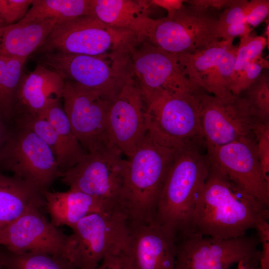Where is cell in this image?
<instances>
[{
    "label": "cell",
    "mask_w": 269,
    "mask_h": 269,
    "mask_svg": "<svg viewBox=\"0 0 269 269\" xmlns=\"http://www.w3.org/2000/svg\"><path fill=\"white\" fill-rule=\"evenodd\" d=\"M240 95L259 121L269 122V75L267 69L263 71Z\"/></svg>",
    "instance_id": "obj_28"
},
{
    "label": "cell",
    "mask_w": 269,
    "mask_h": 269,
    "mask_svg": "<svg viewBox=\"0 0 269 269\" xmlns=\"http://www.w3.org/2000/svg\"><path fill=\"white\" fill-rule=\"evenodd\" d=\"M4 25L1 20L0 19V27Z\"/></svg>",
    "instance_id": "obj_44"
},
{
    "label": "cell",
    "mask_w": 269,
    "mask_h": 269,
    "mask_svg": "<svg viewBox=\"0 0 269 269\" xmlns=\"http://www.w3.org/2000/svg\"><path fill=\"white\" fill-rule=\"evenodd\" d=\"M258 156L262 171L269 183V122H258L254 129Z\"/></svg>",
    "instance_id": "obj_31"
},
{
    "label": "cell",
    "mask_w": 269,
    "mask_h": 269,
    "mask_svg": "<svg viewBox=\"0 0 269 269\" xmlns=\"http://www.w3.org/2000/svg\"><path fill=\"white\" fill-rule=\"evenodd\" d=\"M43 192L23 179L0 171V230L29 208L45 206Z\"/></svg>",
    "instance_id": "obj_24"
},
{
    "label": "cell",
    "mask_w": 269,
    "mask_h": 269,
    "mask_svg": "<svg viewBox=\"0 0 269 269\" xmlns=\"http://www.w3.org/2000/svg\"><path fill=\"white\" fill-rule=\"evenodd\" d=\"M33 0H0V19L4 25L21 20L28 12Z\"/></svg>",
    "instance_id": "obj_34"
},
{
    "label": "cell",
    "mask_w": 269,
    "mask_h": 269,
    "mask_svg": "<svg viewBox=\"0 0 269 269\" xmlns=\"http://www.w3.org/2000/svg\"><path fill=\"white\" fill-rule=\"evenodd\" d=\"M128 250L135 269H175L177 242L164 228L152 222H129Z\"/></svg>",
    "instance_id": "obj_19"
},
{
    "label": "cell",
    "mask_w": 269,
    "mask_h": 269,
    "mask_svg": "<svg viewBox=\"0 0 269 269\" xmlns=\"http://www.w3.org/2000/svg\"><path fill=\"white\" fill-rule=\"evenodd\" d=\"M60 100L52 103L45 115L56 133L58 147L56 156L61 173L78 163L88 153L82 146L71 127Z\"/></svg>",
    "instance_id": "obj_25"
},
{
    "label": "cell",
    "mask_w": 269,
    "mask_h": 269,
    "mask_svg": "<svg viewBox=\"0 0 269 269\" xmlns=\"http://www.w3.org/2000/svg\"><path fill=\"white\" fill-rule=\"evenodd\" d=\"M248 1L246 0H231L229 5L219 14L216 26L218 36L229 26L245 21Z\"/></svg>",
    "instance_id": "obj_32"
},
{
    "label": "cell",
    "mask_w": 269,
    "mask_h": 269,
    "mask_svg": "<svg viewBox=\"0 0 269 269\" xmlns=\"http://www.w3.org/2000/svg\"><path fill=\"white\" fill-rule=\"evenodd\" d=\"M45 207L51 223L56 227L66 225L72 229L86 216L96 212L119 209L112 208L100 199L78 190L64 192L43 191Z\"/></svg>",
    "instance_id": "obj_22"
},
{
    "label": "cell",
    "mask_w": 269,
    "mask_h": 269,
    "mask_svg": "<svg viewBox=\"0 0 269 269\" xmlns=\"http://www.w3.org/2000/svg\"><path fill=\"white\" fill-rule=\"evenodd\" d=\"M91 0H33L22 19H56L59 22L91 15Z\"/></svg>",
    "instance_id": "obj_26"
},
{
    "label": "cell",
    "mask_w": 269,
    "mask_h": 269,
    "mask_svg": "<svg viewBox=\"0 0 269 269\" xmlns=\"http://www.w3.org/2000/svg\"><path fill=\"white\" fill-rule=\"evenodd\" d=\"M72 229L65 257L78 269H95L106 256L128 246L129 221L120 209L90 214Z\"/></svg>",
    "instance_id": "obj_6"
},
{
    "label": "cell",
    "mask_w": 269,
    "mask_h": 269,
    "mask_svg": "<svg viewBox=\"0 0 269 269\" xmlns=\"http://www.w3.org/2000/svg\"><path fill=\"white\" fill-rule=\"evenodd\" d=\"M142 40L131 31L112 27L88 15L58 22L37 51L42 54L98 55L132 50Z\"/></svg>",
    "instance_id": "obj_7"
},
{
    "label": "cell",
    "mask_w": 269,
    "mask_h": 269,
    "mask_svg": "<svg viewBox=\"0 0 269 269\" xmlns=\"http://www.w3.org/2000/svg\"><path fill=\"white\" fill-rule=\"evenodd\" d=\"M118 50L98 55L43 53L42 65L64 80L93 91L111 103L134 80L131 51Z\"/></svg>",
    "instance_id": "obj_4"
},
{
    "label": "cell",
    "mask_w": 269,
    "mask_h": 269,
    "mask_svg": "<svg viewBox=\"0 0 269 269\" xmlns=\"http://www.w3.org/2000/svg\"><path fill=\"white\" fill-rule=\"evenodd\" d=\"M10 124L8 136L0 149V171L47 190L61 175L54 153L34 133Z\"/></svg>",
    "instance_id": "obj_9"
},
{
    "label": "cell",
    "mask_w": 269,
    "mask_h": 269,
    "mask_svg": "<svg viewBox=\"0 0 269 269\" xmlns=\"http://www.w3.org/2000/svg\"><path fill=\"white\" fill-rule=\"evenodd\" d=\"M64 86V80L42 64L33 71L23 73L15 94L11 120L28 116L44 117L49 106L62 98Z\"/></svg>",
    "instance_id": "obj_20"
},
{
    "label": "cell",
    "mask_w": 269,
    "mask_h": 269,
    "mask_svg": "<svg viewBox=\"0 0 269 269\" xmlns=\"http://www.w3.org/2000/svg\"><path fill=\"white\" fill-rule=\"evenodd\" d=\"M3 269H78L66 258L43 253L3 251Z\"/></svg>",
    "instance_id": "obj_27"
},
{
    "label": "cell",
    "mask_w": 269,
    "mask_h": 269,
    "mask_svg": "<svg viewBox=\"0 0 269 269\" xmlns=\"http://www.w3.org/2000/svg\"><path fill=\"white\" fill-rule=\"evenodd\" d=\"M95 269H135L128 247L106 256Z\"/></svg>",
    "instance_id": "obj_35"
},
{
    "label": "cell",
    "mask_w": 269,
    "mask_h": 269,
    "mask_svg": "<svg viewBox=\"0 0 269 269\" xmlns=\"http://www.w3.org/2000/svg\"><path fill=\"white\" fill-rule=\"evenodd\" d=\"M205 148L211 165L269 208V183L262 171L255 137Z\"/></svg>",
    "instance_id": "obj_16"
},
{
    "label": "cell",
    "mask_w": 269,
    "mask_h": 269,
    "mask_svg": "<svg viewBox=\"0 0 269 269\" xmlns=\"http://www.w3.org/2000/svg\"><path fill=\"white\" fill-rule=\"evenodd\" d=\"M263 217H269V207L210 164L192 214L191 236L241 237Z\"/></svg>",
    "instance_id": "obj_1"
},
{
    "label": "cell",
    "mask_w": 269,
    "mask_h": 269,
    "mask_svg": "<svg viewBox=\"0 0 269 269\" xmlns=\"http://www.w3.org/2000/svg\"><path fill=\"white\" fill-rule=\"evenodd\" d=\"M200 93L194 95L165 93L145 103L146 134L150 138L171 149L205 148L199 115Z\"/></svg>",
    "instance_id": "obj_5"
},
{
    "label": "cell",
    "mask_w": 269,
    "mask_h": 269,
    "mask_svg": "<svg viewBox=\"0 0 269 269\" xmlns=\"http://www.w3.org/2000/svg\"><path fill=\"white\" fill-rule=\"evenodd\" d=\"M122 155L115 146L88 152L78 163L61 173V181L70 189L96 197L109 207L121 210L120 194L127 161Z\"/></svg>",
    "instance_id": "obj_12"
},
{
    "label": "cell",
    "mask_w": 269,
    "mask_h": 269,
    "mask_svg": "<svg viewBox=\"0 0 269 269\" xmlns=\"http://www.w3.org/2000/svg\"><path fill=\"white\" fill-rule=\"evenodd\" d=\"M4 254L3 251L0 250V269H3Z\"/></svg>",
    "instance_id": "obj_42"
},
{
    "label": "cell",
    "mask_w": 269,
    "mask_h": 269,
    "mask_svg": "<svg viewBox=\"0 0 269 269\" xmlns=\"http://www.w3.org/2000/svg\"><path fill=\"white\" fill-rule=\"evenodd\" d=\"M10 122L34 133L50 147L56 157L58 147L56 133L45 117L28 116L12 119Z\"/></svg>",
    "instance_id": "obj_29"
},
{
    "label": "cell",
    "mask_w": 269,
    "mask_h": 269,
    "mask_svg": "<svg viewBox=\"0 0 269 269\" xmlns=\"http://www.w3.org/2000/svg\"><path fill=\"white\" fill-rule=\"evenodd\" d=\"M10 130V122L0 113V149L7 139Z\"/></svg>",
    "instance_id": "obj_41"
},
{
    "label": "cell",
    "mask_w": 269,
    "mask_h": 269,
    "mask_svg": "<svg viewBox=\"0 0 269 269\" xmlns=\"http://www.w3.org/2000/svg\"><path fill=\"white\" fill-rule=\"evenodd\" d=\"M63 109L77 138L88 152L111 144L108 128L111 103L97 93L72 81L64 80Z\"/></svg>",
    "instance_id": "obj_14"
},
{
    "label": "cell",
    "mask_w": 269,
    "mask_h": 269,
    "mask_svg": "<svg viewBox=\"0 0 269 269\" xmlns=\"http://www.w3.org/2000/svg\"><path fill=\"white\" fill-rule=\"evenodd\" d=\"M7 58L0 55V113L5 120L11 114L14 96V85L5 75Z\"/></svg>",
    "instance_id": "obj_33"
},
{
    "label": "cell",
    "mask_w": 269,
    "mask_h": 269,
    "mask_svg": "<svg viewBox=\"0 0 269 269\" xmlns=\"http://www.w3.org/2000/svg\"><path fill=\"white\" fill-rule=\"evenodd\" d=\"M39 209L29 208L0 230V245L12 253H43L65 258L69 235L49 222Z\"/></svg>",
    "instance_id": "obj_17"
},
{
    "label": "cell",
    "mask_w": 269,
    "mask_h": 269,
    "mask_svg": "<svg viewBox=\"0 0 269 269\" xmlns=\"http://www.w3.org/2000/svg\"><path fill=\"white\" fill-rule=\"evenodd\" d=\"M233 41L220 40L194 53L176 54L184 74L194 86L223 99L234 95L231 83L238 46Z\"/></svg>",
    "instance_id": "obj_15"
},
{
    "label": "cell",
    "mask_w": 269,
    "mask_h": 269,
    "mask_svg": "<svg viewBox=\"0 0 269 269\" xmlns=\"http://www.w3.org/2000/svg\"><path fill=\"white\" fill-rule=\"evenodd\" d=\"M174 149L156 143L146 134L127 161L120 208L129 222H153L158 202L171 167Z\"/></svg>",
    "instance_id": "obj_3"
},
{
    "label": "cell",
    "mask_w": 269,
    "mask_h": 269,
    "mask_svg": "<svg viewBox=\"0 0 269 269\" xmlns=\"http://www.w3.org/2000/svg\"><path fill=\"white\" fill-rule=\"evenodd\" d=\"M131 57L145 103L165 93L194 95L202 91L186 77L175 54L143 40L132 50Z\"/></svg>",
    "instance_id": "obj_11"
},
{
    "label": "cell",
    "mask_w": 269,
    "mask_h": 269,
    "mask_svg": "<svg viewBox=\"0 0 269 269\" xmlns=\"http://www.w3.org/2000/svg\"><path fill=\"white\" fill-rule=\"evenodd\" d=\"M269 217H263L256 223L260 243L262 244L260 267L261 269H269Z\"/></svg>",
    "instance_id": "obj_37"
},
{
    "label": "cell",
    "mask_w": 269,
    "mask_h": 269,
    "mask_svg": "<svg viewBox=\"0 0 269 269\" xmlns=\"http://www.w3.org/2000/svg\"><path fill=\"white\" fill-rule=\"evenodd\" d=\"M149 0H91V15L118 28L131 31L141 39L150 23Z\"/></svg>",
    "instance_id": "obj_23"
},
{
    "label": "cell",
    "mask_w": 269,
    "mask_h": 269,
    "mask_svg": "<svg viewBox=\"0 0 269 269\" xmlns=\"http://www.w3.org/2000/svg\"><path fill=\"white\" fill-rule=\"evenodd\" d=\"M231 1V0H188L184 2L193 6L216 11L225 9Z\"/></svg>",
    "instance_id": "obj_39"
},
{
    "label": "cell",
    "mask_w": 269,
    "mask_h": 269,
    "mask_svg": "<svg viewBox=\"0 0 269 269\" xmlns=\"http://www.w3.org/2000/svg\"><path fill=\"white\" fill-rule=\"evenodd\" d=\"M269 0H252L248 1L246 22L252 28L259 25L268 16Z\"/></svg>",
    "instance_id": "obj_36"
},
{
    "label": "cell",
    "mask_w": 269,
    "mask_h": 269,
    "mask_svg": "<svg viewBox=\"0 0 269 269\" xmlns=\"http://www.w3.org/2000/svg\"><path fill=\"white\" fill-rule=\"evenodd\" d=\"M145 110L143 97L134 80L110 105L107 122L111 144L129 157L146 136Z\"/></svg>",
    "instance_id": "obj_18"
},
{
    "label": "cell",
    "mask_w": 269,
    "mask_h": 269,
    "mask_svg": "<svg viewBox=\"0 0 269 269\" xmlns=\"http://www.w3.org/2000/svg\"><path fill=\"white\" fill-rule=\"evenodd\" d=\"M202 147L174 149L171 167L159 198L153 222L176 242L191 236L196 201L207 177L210 163Z\"/></svg>",
    "instance_id": "obj_2"
},
{
    "label": "cell",
    "mask_w": 269,
    "mask_h": 269,
    "mask_svg": "<svg viewBox=\"0 0 269 269\" xmlns=\"http://www.w3.org/2000/svg\"><path fill=\"white\" fill-rule=\"evenodd\" d=\"M198 98L200 123L205 147L255 137L254 129L259 121L241 95L223 99L202 91Z\"/></svg>",
    "instance_id": "obj_13"
},
{
    "label": "cell",
    "mask_w": 269,
    "mask_h": 269,
    "mask_svg": "<svg viewBox=\"0 0 269 269\" xmlns=\"http://www.w3.org/2000/svg\"><path fill=\"white\" fill-rule=\"evenodd\" d=\"M183 0H149L150 5L162 7L167 11V16H170L183 5Z\"/></svg>",
    "instance_id": "obj_40"
},
{
    "label": "cell",
    "mask_w": 269,
    "mask_h": 269,
    "mask_svg": "<svg viewBox=\"0 0 269 269\" xmlns=\"http://www.w3.org/2000/svg\"><path fill=\"white\" fill-rule=\"evenodd\" d=\"M58 22L56 19H23L0 27V55L27 59L44 43Z\"/></svg>",
    "instance_id": "obj_21"
},
{
    "label": "cell",
    "mask_w": 269,
    "mask_h": 269,
    "mask_svg": "<svg viewBox=\"0 0 269 269\" xmlns=\"http://www.w3.org/2000/svg\"><path fill=\"white\" fill-rule=\"evenodd\" d=\"M253 28L246 21L231 25L225 28L218 37L223 40H234L237 36L244 37L251 33Z\"/></svg>",
    "instance_id": "obj_38"
},
{
    "label": "cell",
    "mask_w": 269,
    "mask_h": 269,
    "mask_svg": "<svg viewBox=\"0 0 269 269\" xmlns=\"http://www.w3.org/2000/svg\"><path fill=\"white\" fill-rule=\"evenodd\" d=\"M259 243V238L246 235L230 239L188 236L177 242L175 269H229L241 263L257 269Z\"/></svg>",
    "instance_id": "obj_10"
},
{
    "label": "cell",
    "mask_w": 269,
    "mask_h": 269,
    "mask_svg": "<svg viewBox=\"0 0 269 269\" xmlns=\"http://www.w3.org/2000/svg\"><path fill=\"white\" fill-rule=\"evenodd\" d=\"M268 43L264 36L254 35L251 33L246 36L240 37L232 80L249 62L262 56Z\"/></svg>",
    "instance_id": "obj_30"
},
{
    "label": "cell",
    "mask_w": 269,
    "mask_h": 269,
    "mask_svg": "<svg viewBox=\"0 0 269 269\" xmlns=\"http://www.w3.org/2000/svg\"><path fill=\"white\" fill-rule=\"evenodd\" d=\"M239 268L238 269H254L252 268H246L243 263L238 264Z\"/></svg>",
    "instance_id": "obj_43"
},
{
    "label": "cell",
    "mask_w": 269,
    "mask_h": 269,
    "mask_svg": "<svg viewBox=\"0 0 269 269\" xmlns=\"http://www.w3.org/2000/svg\"><path fill=\"white\" fill-rule=\"evenodd\" d=\"M219 14L183 4L170 16L151 18L143 39L173 54L194 53L220 40L216 29Z\"/></svg>",
    "instance_id": "obj_8"
}]
</instances>
